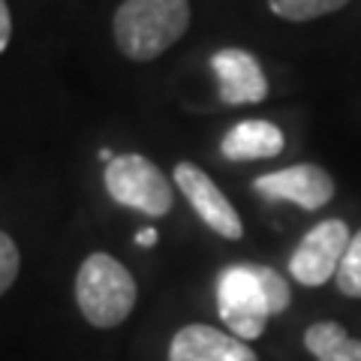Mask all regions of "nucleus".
<instances>
[{
	"label": "nucleus",
	"mask_w": 361,
	"mask_h": 361,
	"mask_svg": "<svg viewBox=\"0 0 361 361\" xmlns=\"http://www.w3.org/2000/svg\"><path fill=\"white\" fill-rule=\"evenodd\" d=\"M353 232L343 220H322L304 235L289 256V274L301 286H322L337 274Z\"/></svg>",
	"instance_id": "nucleus-5"
},
{
	"label": "nucleus",
	"mask_w": 361,
	"mask_h": 361,
	"mask_svg": "<svg viewBox=\"0 0 361 361\" xmlns=\"http://www.w3.org/2000/svg\"><path fill=\"white\" fill-rule=\"evenodd\" d=\"M18 268H21V256H18L16 241L6 232H0V295L16 283Z\"/></svg>",
	"instance_id": "nucleus-14"
},
{
	"label": "nucleus",
	"mask_w": 361,
	"mask_h": 361,
	"mask_svg": "<svg viewBox=\"0 0 361 361\" xmlns=\"http://www.w3.org/2000/svg\"><path fill=\"white\" fill-rule=\"evenodd\" d=\"M286 148V139L280 127H274L271 121H241L226 133V139L220 145V151L226 160L247 163V160H268L277 157Z\"/></svg>",
	"instance_id": "nucleus-10"
},
{
	"label": "nucleus",
	"mask_w": 361,
	"mask_h": 361,
	"mask_svg": "<svg viewBox=\"0 0 361 361\" xmlns=\"http://www.w3.org/2000/svg\"><path fill=\"white\" fill-rule=\"evenodd\" d=\"M175 184L184 193V199L193 205V211L217 235L229 241H238L244 235V223L238 217V211L232 208V202L223 196V190L208 178V172H202L196 163H178L175 166Z\"/></svg>",
	"instance_id": "nucleus-7"
},
{
	"label": "nucleus",
	"mask_w": 361,
	"mask_h": 361,
	"mask_svg": "<svg viewBox=\"0 0 361 361\" xmlns=\"http://www.w3.org/2000/svg\"><path fill=\"white\" fill-rule=\"evenodd\" d=\"M304 346L316 361H361V341L341 322H313L304 331Z\"/></svg>",
	"instance_id": "nucleus-11"
},
{
	"label": "nucleus",
	"mask_w": 361,
	"mask_h": 361,
	"mask_svg": "<svg viewBox=\"0 0 361 361\" xmlns=\"http://www.w3.org/2000/svg\"><path fill=\"white\" fill-rule=\"evenodd\" d=\"M334 283L346 298H361V229L353 235V241L346 247L341 268L334 274Z\"/></svg>",
	"instance_id": "nucleus-13"
},
{
	"label": "nucleus",
	"mask_w": 361,
	"mask_h": 361,
	"mask_svg": "<svg viewBox=\"0 0 361 361\" xmlns=\"http://www.w3.org/2000/svg\"><path fill=\"white\" fill-rule=\"evenodd\" d=\"M115 42L135 63L160 58L190 27L187 0H123L115 13Z\"/></svg>",
	"instance_id": "nucleus-2"
},
{
	"label": "nucleus",
	"mask_w": 361,
	"mask_h": 361,
	"mask_svg": "<svg viewBox=\"0 0 361 361\" xmlns=\"http://www.w3.org/2000/svg\"><path fill=\"white\" fill-rule=\"evenodd\" d=\"M349 0H268L271 13L286 21H313L319 16H329L343 9Z\"/></svg>",
	"instance_id": "nucleus-12"
},
{
	"label": "nucleus",
	"mask_w": 361,
	"mask_h": 361,
	"mask_svg": "<svg viewBox=\"0 0 361 361\" xmlns=\"http://www.w3.org/2000/svg\"><path fill=\"white\" fill-rule=\"evenodd\" d=\"M292 301L283 274L268 265H232L217 280V313L238 341H259L271 316Z\"/></svg>",
	"instance_id": "nucleus-1"
},
{
	"label": "nucleus",
	"mask_w": 361,
	"mask_h": 361,
	"mask_svg": "<svg viewBox=\"0 0 361 361\" xmlns=\"http://www.w3.org/2000/svg\"><path fill=\"white\" fill-rule=\"evenodd\" d=\"M169 361H259L256 353L235 334L211 325H184L169 343Z\"/></svg>",
	"instance_id": "nucleus-9"
},
{
	"label": "nucleus",
	"mask_w": 361,
	"mask_h": 361,
	"mask_svg": "<svg viewBox=\"0 0 361 361\" xmlns=\"http://www.w3.org/2000/svg\"><path fill=\"white\" fill-rule=\"evenodd\" d=\"M139 286L109 253H90L75 274V304L94 329H115L135 307Z\"/></svg>",
	"instance_id": "nucleus-3"
},
{
	"label": "nucleus",
	"mask_w": 361,
	"mask_h": 361,
	"mask_svg": "<svg viewBox=\"0 0 361 361\" xmlns=\"http://www.w3.org/2000/svg\"><path fill=\"white\" fill-rule=\"evenodd\" d=\"M220 82V99L229 106H253L268 97V78L262 66L244 49H220L211 58Z\"/></svg>",
	"instance_id": "nucleus-8"
},
{
	"label": "nucleus",
	"mask_w": 361,
	"mask_h": 361,
	"mask_svg": "<svg viewBox=\"0 0 361 361\" xmlns=\"http://www.w3.org/2000/svg\"><path fill=\"white\" fill-rule=\"evenodd\" d=\"M135 244H139V247H154V244H157V232H154V229L135 232Z\"/></svg>",
	"instance_id": "nucleus-16"
},
{
	"label": "nucleus",
	"mask_w": 361,
	"mask_h": 361,
	"mask_svg": "<svg viewBox=\"0 0 361 361\" xmlns=\"http://www.w3.org/2000/svg\"><path fill=\"white\" fill-rule=\"evenodd\" d=\"M106 190L123 208H133L145 217H166L175 205L172 184L142 154H121L106 163Z\"/></svg>",
	"instance_id": "nucleus-4"
},
{
	"label": "nucleus",
	"mask_w": 361,
	"mask_h": 361,
	"mask_svg": "<svg viewBox=\"0 0 361 361\" xmlns=\"http://www.w3.org/2000/svg\"><path fill=\"white\" fill-rule=\"evenodd\" d=\"M256 193L277 202H292L304 211H319L334 199V178L316 163H298L253 180Z\"/></svg>",
	"instance_id": "nucleus-6"
},
{
	"label": "nucleus",
	"mask_w": 361,
	"mask_h": 361,
	"mask_svg": "<svg viewBox=\"0 0 361 361\" xmlns=\"http://www.w3.org/2000/svg\"><path fill=\"white\" fill-rule=\"evenodd\" d=\"M9 39H13V16H9L6 0H0V54L6 51Z\"/></svg>",
	"instance_id": "nucleus-15"
}]
</instances>
